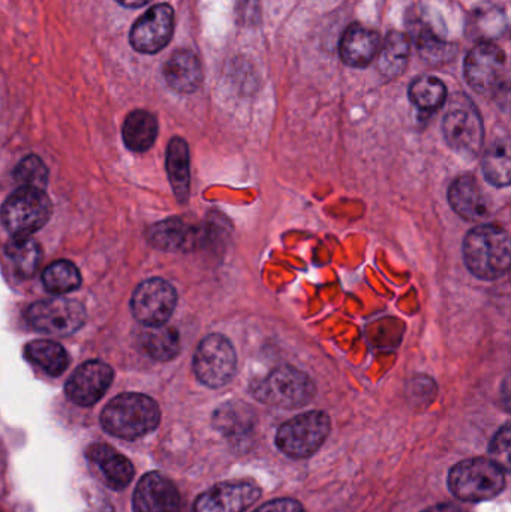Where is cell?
I'll list each match as a JSON object with an SVG mask.
<instances>
[{"mask_svg":"<svg viewBox=\"0 0 511 512\" xmlns=\"http://www.w3.org/2000/svg\"><path fill=\"white\" fill-rule=\"evenodd\" d=\"M468 270L483 280H495L511 268V237L497 225L473 228L464 240Z\"/></svg>","mask_w":511,"mask_h":512,"instance_id":"cell-1","label":"cell"},{"mask_svg":"<svg viewBox=\"0 0 511 512\" xmlns=\"http://www.w3.org/2000/svg\"><path fill=\"white\" fill-rule=\"evenodd\" d=\"M161 421L158 403L149 396L125 393L114 397L101 415L105 432L116 438L134 441L156 430Z\"/></svg>","mask_w":511,"mask_h":512,"instance_id":"cell-2","label":"cell"},{"mask_svg":"<svg viewBox=\"0 0 511 512\" xmlns=\"http://www.w3.org/2000/svg\"><path fill=\"white\" fill-rule=\"evenodd\" d=\"M506 486L504 471L491 459H471L459 463L449 475V487L465 502H485L497 498Z\"/></svg>","mask_w":511,"mask_h":512,"instance_id":"cell-3","label":"cell"},{"mask_svg":"<svg viewBox=\"0 0 511 512\" xmlns=\"http://www.w3.org/2000/svg\"><path fill=\"white\" fill-rule=\"evenodd\" d=\"M53 206L44 189L21 186L3 204L2 221L12 237H30L51 218Z\"/></svg>","mask_w":511,"mask_h":512,"instance_id":"cell-4","label":"cell"},{"mask_svg":"<svg viewBox=\"0 0 511 512\" xmlns=\"http://www.w3.org/2000/svg\"><path fill=\"white\" fill-rule=\"evenodd\" d=\"M254 396L261 403L276 408H302L314 399L315 385L296 367L281 366L255 385Z\"/></svg>","mask_w":511,"mask_h":512,"instance_id":"cell-5","label":"cell"},{"mask_svg":"<svg viewBox=\"0 0 511 512\" xmlns=\"http://www.w3.org/2000/svg\"><path fill=\"white\" fill-rule=\"evenodd\" d=\"M330 433V418L320 411L306 412L282 424L276 445L285 456L306 459L320 450Z\"/></svg>","mask_w":511,"mask_h":512,"instance_id":"cell-6","label":"cell"},{"mask_svg":"<svg viewBox=\"0 0 511 512\" xmlns=\"http://www.w3.org/2000/svg\"><path fill=\"white\" fill-rule=\"evenodd\" d=\"M444 138L450 149L464 158H476L483 146L485 128L476 105L462 96L447 111L443 122Z\"/></svg>","mask_w":511,"mask_h":512,"instance_id":"cell-7","label":"cell"},{"mask_svg":"<svg viewBox=\"0 0 511 512\" xmlns=\"http://www.w3.org/2000/svg\"><path fill=\"white\" fill-rule=\"evenodd\" d=\"M236 367V351L222 334H210L195 352V375L207 387L221 388L227 385L236 375Z\"/></svg>","mask_w":511,"mask_h":512,"instance_id":"cell-8","label":"cell"},{"mask_svg":"<svg viewBox=\"0 0 511 512\" xmlns=\"http://www.w3.org/2000/svg\"><path fill=\"white\" fill-rule=\"evenodd\" d=\"M27 321L41 333L50 336H71L86 321V310L78 301L51 298L32 304L26 312Z\"/></svg>","mask_w":511,"mask_h":512,"instance_id":"cell-9","label":"cell"},{"mask_svg":"<svg viewBox=\"0 0 511 512\" xmlns=\"http://www.w3.org/2000/svg\"><path fill=\"white\" fill-rule=\"evenodd\" d=\"M176 289L162 279L141 283L132 295L131 309L135 319L147 327H161L176 309Z\"/></svg>","mask_w":511,"mask_h":512,"instance_id":"cell-10","label":"cell"},{"mask_svg":"<svg viewBox=\"0 0 511 512\" xmlns=\"http://www.w3.org/2000/svg\"><path fill=\"white\" fill-rule=\"evenodd\" d=\"M174 30V11L167 3L153 6L138 18L131 29L132 47L144 54H155L170 42Z\"/></svg>","mask_w":511,"mask_h":512,"instance_id":"cell-11","label":"cell"},{"mask_svg":"<svg viewBox=\"0 0 511 512\" xmlns=\"http://www.w3.org/2000/svg\"><path fill=\"white\" fill-rule=\"evenodd\" d=\"M506 65V53L494 42L482 41L465 59V78L476 92L488 93L497 87Z\"/></svg>","mask_w":511,"mask_h":512,"instance_id":"cell-12","label":"cell"},{"mask_svg":"<svg viewBox=\"0 0 511 512\" xmlns=\"http://www.w3.org/2000/svg\"><path fill=\"white\" fill-rule=\"evenodd\" d=\"M113 378V369L108 364L102 361H87L81 364L66 382V396L78 406L95 405L107 393Z\"/></svg>","mask_w":511,"mask_h":512,"instance_id":"cell-13","label":"cell"},{"mask_svg":"<svg viewBox=\"0 0 511 512\" xmlns=\"http://www.w3.org/2000/svg\"><path fill=\"white\" fill-rule=\"evenodd\" d=\"M134 512H182L176 486L159 472H150L135 487Z\"/></svg>","mask_w":511,"mask_h":512,"instance_id":"cell-14","label":"cell"},{"mask_svg":"<svg viewBox=\"0 0 511 512\" xmlns=\"http://www.w3.org/2000/svg\"><path fill=\"white\" fill-rule=\"evenodd\" d=\"M261 490L251 483H222L195 501L194 512H243L260 499Z\"/></svg>","mask_w":511,"mask_h":512,"instance_id":"cell-15","label":"cell"},{"mask_svg":"<svg viewBox=\"0 0 511 512\" xmlns=\"http://www.w3.org/2000/svg\"><path fill=\"white\" fill-rule=\"evenodd\" d=\"M381 41L377 30L353 23L342 35L339 53L342 62L351 68H366L380 54Z\"/></svg>","mask_w":511,"mask_h":512,"instance_id":"cell-16","label":"cell"},{"mask_svg":"<svg viewBox=\"0 0 511 512\" xmlns=\"http://www.w3.org/2000/svg\"><path fill=\"white\" fill-rule=\"evenodd\" d=\"M449 203L452 209L465 221H483L489 215L488 198L474 177L462 176L449 189Z\"/></svg>","mask_w":511,"mask_h":512,"instance_id":"cell-17","label":"cell"},{"mask_svg":"<svg viewBox=\"0 0 511 512\" xmlns=\"http://www.w3.org/2000/svg\"><path fill=\"white\" fill-rule=\"evenodd\" d=\"M86 456L90 463L98 466L102 480L110 489L123 490L134 478L132 463L108 445H92L86 451Z\"/></svg>","mask_w":511,"mask_h":512,"instance_id":"cell-18","label":"cell"},{"mask_svg":"<svg viewBox=\"0 0 511 512\" xmlns=\"http://www.w3.org/2000/svg\"><path fill=\"white\" fill-rule=\"evenodd\" d=\"M164 78L176 92H195L203 81V68L197 54L191 50L174 51L164 65Z\"/></svg>","mask_w":511,"mask_h":512,"instance_id":"cell-19","label":"cell"},{"mask_svg":"<svg viewBox=\"0 0 511 512\" xmlns=\"http://www.w3.org/2000/svg\"><path fill=\"white\" fill-rule=\"evenodd\" d=\"M200 233L180 218L165 219L149 231L150 242L162 251H188L198 243Z\"/></svg>","mask_w":511,"mask_h":512,"instance_id":"cell-20","label":"cell"},{"mask_svg":"<svg viewBox=\"0 0 511 512\" xmlns=\"http://www.w3.org/2000/svg\"><path fill=\"white\" fill-rule=\"evenodd\" d=\"M167 171L174 194L180 203H186L191 189V162L189 147L180 137H174L167 147Z\"/></svg>","mask_w":511,"mask_h":512,"instance_id":"cell-21","label":"cell"},{"mask_svg":"<svg viewBox=\"0 0 511 512\" xmlns=\"http://www.w3.org/2000/svg\"><path fill=\"white\" fill-rule=\"evenodd\" d=\"M122 135L129 150L146 152L155 144L156 135H158V122L149 111H134L126 117Z\"/></svg>","mask_w":511,"mask_h":512,"instance_id":"cell-22","label":"cell"},{"mask_svg":"<svg viewBox=\"0 0 511 512\" xmlns=\"http://www.w3.org/2000/svg\"><path fill=\"white\" fill-rule=\"evenodd\" d=\"M410 53L411 41L405 33H389L378 54V69L381 74L387 78L399 77L407 69Z\"/></svg>","mask_w":511,"mask_h":512,"instance_id":"cell-23","label":"cell"},{"mask_svg":"<svg viewBox=\"0 0 511 512\" xmlns=\"http://www.w3.org/2000/svg\"><path fill=\"white\" fill-rule=\"evenodd\" d=\"M26 357L51 376L65 372L69 364L68 354L63 346L51 340H35L26 346Z\"/></svg>","mask_w":511,"mask_h":512,"instance_id":"cell-24","label":"cell"},{"mask_svg":"<svg viewBox=\"0 0 511 512\" xmlns=\"http://www.w3.org/2000/svg\"><path fill=\"white\" fill-rule=\"evenodd\" d=\"M5 255L18 276L30 277L38 270L41 248L30 237H12L6 245Z\"/></svg>","mask_w":511,"mask_h":512,"instance_id":"cell-25","label":"cell"},{"mask_svg":"<svg viewBox=\"0 0 511 512\" xmlns=\"http://www.w3.org/2000/svg\"><path fill=\"white\" fill-rule=\"evenodd\" d=\"M414 42H416L417 50L422 54L423 59L431 65H443V63L450 62L456 54L455 45L441 38L428 24L417 27L416 33H414Z\"/></svg>","mask_w":511,"mask_h":512,"instance_id":"cell-26","label":"cell"},{"mask_svg":"<svg viewBox=\"0 0 511 512\" xmlns=\"http://www.w3.org/2000/svg\"><path fill=\"white\" fill-rule=\"evenodd\" d=\"M483 173L491 185L504 188L511 185V144L497 141L489 147L483 159Z\"/></svg>","mask_w":511,"mask_h":512,"instance_id":"cell-27","label":"cell"},{"mask_svg":"<svg viewBox=\"0 0 511 512\" xmlns=\"http://www.w3.org/2000/svg\"><path fill=\"white\" fill-rule=\"evenodd\" d=\"M410 99L419 110L435 111L446 102L447 87L437 77L422 75L411 84Z\"/></svg>","mask_w":511,"mask_h":512,"instance_id":"cell-28","label":"cell"},{"mask_svg":"<svg viewBox=\"0 0 511 512\" xmlns=\"http://www.w3.org/2000/svg\"><path fill=\"white\" fill-rule=\"evenodd\" d=\"M143 346L150 357L158 361L173 360L179 354V334L174 328L149 327L144 333Z\"/></svg>","mask_w":511,"mask_h":512,"instance_id":"cell-29","label":"cell"},{"mask_svg":"<svg viewBox=\"0 0 511 512\" xmlns=\"http://www.w3.org/2000/svg\"><path fill=\"white\" fill-rule=\"evenodd\" d=\"M215 426L227 438H242L251 432L252 414L242 403L224 405L215 414Z\"/></svg>","mask_w":511,"mask_h":512,"instance_id":"cell-30","label":"cell"},{"mask_svg":"<svg viewBox=\"0 0 511 512\" xmlns=\"http://www.w3.org/2000/svg\"><path fill=\"white\" fill-rule=\"evenodd\" d=\"M42 283L53 294H66L81 285L78 268L69 261H56L45 268Z\"/></svg>","mask_w":511,"mask_h":512,"instance_id":"cell-31","label":"cell"},{"mask_svg":"<svg viewBox=\"0 0 511 512\" xmlns=\"http://www.w3.org/2000/svg\"><path fill=\"white\" fill-rule=\"evenodd\" d=\"M14 179L26 188L44 189L48 182V171L38 156H27L15 168Z\"/></svg>","mask_w":511,"mask_h":512,"instance_id":"cell-32","label":"cell"},{"mask_svg":"<svg viewBox=\"0 0 511 512\" xmlns=\"http://www.w3.org/2000/svg\"><path fill=\"white\" fill-rule=\"evenodd\" d=\"M489 459L497 463L504 472H511V424L504 426L492 439Z\"/></svg>","mask_w":511,"mask_h":512,"instance_id":"cell-33","label":"cell"},{"mask_svg":"<svg viewBox=\"0 0 511 512\" xmlns=\"http://www.w3.org/2000/svg\"><path fill=\"white\" fill-rule=\"evenodd\" d=\"M476 23L474 26L477 29H480V32L486 33V36H491L489 33H500L504 27V18L501 12H498V9L489 8V6H485L483 9H477L476 11Z\"/></svg>","mask_w":511,"mask_h":512,"instance_id":"cell-34","label":"cell"},{"mask_svg":"<svg viewBox=\"0 0 511 512\" xmlns=\"http://www.w3.org/2000/svg\"><path fill=\"white\" fill-rule=\"evenodd\" d=\"M254 512H303V507L294 499H278V501L263 505Z\"/></svg>","mask_w":511,"mask_h":512,"instance_id":"cell-35","label":"cell"},{"mask_svg":"<svg viewBox=\"0 0 511 512\" xmlns=\"http://www.w3.org/2000/svg\"><path fill=\"white\" fill-rule=\"evenodd\" d=\"M86 512H114L113 505L107 499H96L90 504L89 510Z\"/></svg>","mask_w":511,"mask_h":512,"instance_id":"cell-36","label":"cell"},{"mask_svg":"<svg viewBox=\"0 0 511 512\" xmlns=\"http://www.w3.org/2000/svg\"><path fill=\"white\" fill-rule=\"evenodd\" d=\"M423 512H465V511L462 510L461 507H458V505L441 504V505H435V507L428 508V510H425Z\"/></svg>","mask_w":511,"mask_h":512,"instance_id":"cell-37","label":"cell"},{"mask_svg":"<svg viewBox=\"0 0 511 512\" xmlns=\"http://www.w3.org/2000/svg\"><path fill=\"white\" fill-rule=\"evenodd\" d=\"M120 5L126 6V8H140V6L146 5L150 0H117Z\"/></svg>","mask_w":511,"mask_h":512,"instance_id":"cell-38","label":"cell"},{"mask_svg":"<svg viewBox=\"0 0 511 512\" xmlns=\"http://www.w3.org/2000/svg\"><path fill=\"white\" fill-rule=\"evenodd\" d=\"M503 105L507 111L511 114V87L503 93Z\"/></svg>","mask_w":511,"mask_h":512,"instance_id":"cell-39","label":"cell"}]
</instances>
